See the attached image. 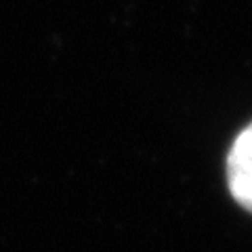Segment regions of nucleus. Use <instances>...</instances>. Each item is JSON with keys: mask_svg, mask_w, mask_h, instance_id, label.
Wrapping results in <instances>:
<instances>
[{"mask_svg": "<svg viewBox=\"0 0 252 252\" xmlns=\"http://www.w3.org/2000/svg\"><path fill=\"white\" fill-rule=\"evenodd\" d=\"M227 179L233 198L252 210V124L235 139L231 147L227 158Z\"/></svg>", "mask_w": 252, "mask_h": 252, "instance_id": "obj_1", "label": "nucleus"}]
</instances>
